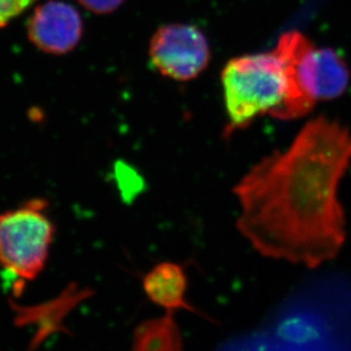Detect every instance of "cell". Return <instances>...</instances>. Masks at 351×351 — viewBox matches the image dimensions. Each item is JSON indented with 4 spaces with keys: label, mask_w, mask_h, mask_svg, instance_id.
Listing matches in <instances>:
<instances>
[{
    "label": "cell",
    "mask_w": 351,
    "mask_h": 351,
    "mask_svg": "<svg viewBox=\"0 0 351 351\" xmlns=\"http://www.w3.org/2000/svg\"><path fill=\"white\" fill-rule=\"evenodd\" d=\"M351 162V131L319 117L234 186L237 229L261 255L316 269L346 241L339 186Z\"/></svg>",
    "instance_id": "6da1fadb"
},
{
    "label": "cell",
    "mask_w": 351,
    "mask_h": 351,
    "mask_svg": "<svg viewBox=\"0 0 351 351\" xmlns=\"http://www.w3.org/2000/svg\"><path fill=\"white\" fill-rule=\"evenodd\" d=\"M274 50L283 66V105L290 113L308 114L317 100L335 99L347 90L349 67L335 50L316 48L297 31L283 34Z\"/></svg>",
    "instance_id": "7a4b0ae2"
},
{
    "label": "cell",
    "mask_w": 351,
    "mask_h": 351,
    "mask_svg": "<svg viewBox=\"0 0 351 351\" xmlns=\"http://www.w3.org/2000/svg\"><path fill=\"white\" fill-rule=\"evenodd\" d=\"M222 84L229 119L226 136L272 113L285 99V73L275 50L230 60L223 69Z\"/></svg>",
    "instance_id": "3957f363"
},
{
    "label": "cell",
    "mask_w": 351,
    "mask_h": 351,
    "mask_svg": "<svg viewBox=\"0 0 351 351\" xmlns=\"http://www.w3.org/2000/svg\"><path fill=\"white\" fill-rule=\"evenodd\" d=\"M43 198H34L0 214V266L14 278V290L43 272L55 237V224Z\"/></svg>",
    "instance_id": "277c9868"
},
{
    "label": "cell",
    "mask_w": 351,
    "mask_h": 351,
    "mask_svg": "<svg viewBox=\"0 0 351 351\" xmlns=\"http://www.w3.org/2000/svg\"><path fill=\"white\" fill-rule=\"evenodd\" d=\"M154 69L174 81L186 82L206 70L210 47L205 34L191 24H166L154 34L149 43Z\"/></svg>",
    "instance_id": "5b68a950"
},
{
    "label": "cell",
    "mask_w": 351,
    "mask_h": 351,
    "mask_svg": "<svg viewBox=\"0 0 351 351\" xmlns=\"http://www.w3.org/2000/svg\"><path fill=\"white\" fill-rule=\"evenodd\" d=\"M27 32L38 49L62 56L73 51L82 39V16L66 1L48 0L34 10L27 21Z\"/></svg>",
    "instance_id": "8992f818"
},
{
    "label": "cell",
    "mask_w": 351,
    "mask_h": 351,
    "mask_svg": "<svg viewBox=\"0 0 351 351\" xmlns=\"http://www.w3.org/2000/svg\"><path fill=\"white\" fill-rule=\"evenodd\" d=\"M143 288L147 298L165 313L174 314L181 309L195 312L186 302L188 278L179 264L162 262L154 266L143 276Z\"/></svg>",
    "instance_id": "52a82bcc"
},
{
    "label": "cell",
    "mask_w": 351,
    "mask_h": 351,
    "mask_svg": "<svg viewBox=\"0 0 351 351\" xmlns=\"http://www.w3.org/2000/svg\"><path fill=\"white\" fill-rule=\"evenodd\" d=\"M136 351H178L182 349V337L173 313L152 318L136 326L133 333Z\"/></svg>",
    "instance_id": "ba28073f"
},
{
    "label": "cell",
    "mask_w": 351,
    "mask_h": 351,
    "mask_svg": "<svg viewBox=\"0 0 351 351\" xmlns=\"http://www.w3.org/2000/svg\"><path fill=\"white\" fill-rule=\"evenodd\" d=\"M37 0H0V29L5 27Z\"/></svg>",
    "instance_id": "9c48e42d"
},
{
    "label": "cell",
    "mask_w": 351,
    "mask_h": 351,
    "mask_svg": "<svg viewBox=\"0 0 351 351\" xmlns=\"http://www.w3.org/2000/svg\"><path fill=\"white\" fill-rule=\"evenodd\" d=\"M81 6L97 15L113 13L125 0H77Z\"/></svg>",
    "instance_id": "30bf717a"
}]
</instances>
